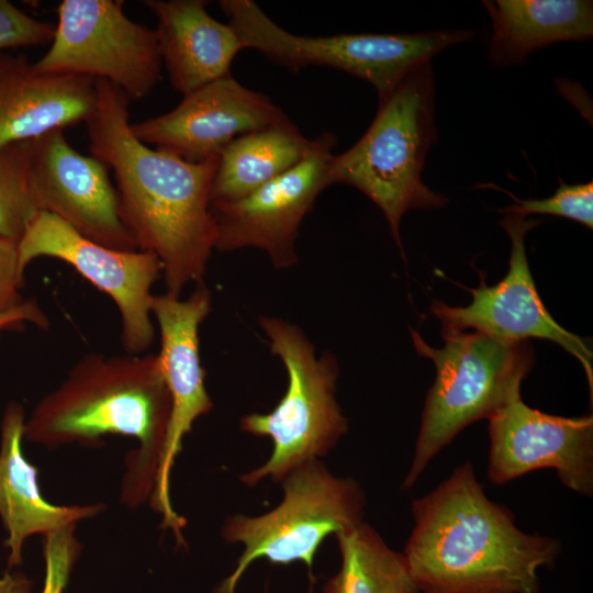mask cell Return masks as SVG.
<instances>
[{
	"instance_id": "obj_14",
	"label": "cell",
	"mask_w": 593,
	"mask_h": 593,
	"mask_svg": "<svg viewBox=\"0 0 593 593\" xmlns=\"http://www.w3.org/2000/svg\"><path fill=\"white\" fill-rule=\"evenodd\" d=\"M29 175L40 212L57 216L98 244L116 250L137 249L120 217L108 167L76 150L64 130L29 141Z\"/></svg>"
},
{
	"instance_id": "obj_2",
	"label": "cell",
	"mask_w": 593,
	"mask_h": 593,
	"mask_svg": "<svg viewBox=\"0 0 593 593\" xmlns=\"http://www.w3.org/2000/svg\"><path fill=\"white\" fill-rule=\"evenodd\" d=\"M403 555L419 593H538L559 540L527 534L484 493L470 462L412 502Z\"/></svg>"
},
{
	"instance_id": "obj_21",
	"label": "cell",
	"mask_w": 593,
	"mask_h": 593,
	"mask_svg": "<svg viewBox=\"0 0 593 593\" xmlns=\"http://www.w3.org/2000/svg\"><path fill=\"white\" fill-rule=\"evenodd\" d=\"M311 145L289 118L236 137L219 157L210 204L249 194L296 166Z\"/></svg>"
},
{
	"instance_id": "obj_26",
	"label": "cell",
	"mask_w": 593,
	"mask_h": 593,
	"mask_svg": "<svg viewBox=\"0 0 593 593\" xmlns=\"http://www.w3.org/2000/svg\"><path fill=\"white\" fill-rule=\"evenodd\" d=\"M76 525L44 536L45 581L42 593H64L81 546L75 537Z\"/></svg>"
},
{
	"instance_id": "obj_8",
	"label": "cell",
	"mask_w": 593,
	"mask_h": 593,
	"mask_svg": "<svg viewBox=\"0 0 593 593\" xmlns=\"http://www.w3.org/2000/svg\"><path fill=\"white\" fill-rule=\"evenodd\" d=\"M281 482L284 496L270 512L226 518L223 538L242 544L244 550L214 593H235L247 568L259 558L284 566L302 562L311 570L327 536L362 522L366 497L360 485L335 477L320 459L299 466Z\"/></svg>"
},
{
	"instance_id": "obj_23",
	"label": "cell",
	"mask_w": 593,
	"mask_h": 593,
	"mask_svg": "<svg viewBox=\"0 0 593 593\" xmlns=\"http://www.w3.org/2000/svg\"><path fill=\"white\" fill-rule=\"evenodd\" d=\"M38 212L29 175V141L1 148L0 237L18 244Z\"/></svg>"
},
{
	"instance_id": "obj_11",
	"label": "cell",
	"mask_w": 593,
	"mask_h": 593,
	"mask_svg": "<svg viewBox=\"0 0 593 593\" xmlns=\"http://www.w3.org/2000/svg\"><path fill=\"white\" fill-rule=\"evenodd\" d=\"M336 143V136L325 132L312 139L306 156L287 172L240 199L211 203L215 250L254 247L265 251L278 270L296 266L300 226L320 193L331 186L328 167Z\"/></svg>"
},
{
	"instance_id": "obj_25",
	"label": "cell",
	"mask_w": 593,
	"mask_h": 593,
	"mask_svg": "<svg viewBox=\"0 0 593 593\" xmlns=\"http://www.w3.org/2000/svg\"><path fill=\"white\" fill-rule=\"evenodd\" d=\"M54 34V23L33 18L10 1L0 0V53L49 45Z\"/></svg>"
},
{
	"instance_id": "obj_28",
	"label": "cell",
	"mask_w": 593,
	"mask_h": 593,
	"mask_svg": "<svg viewBox=\"0 0 593 593\" xmlns=\"http://www.w3.org/2000/svg\"><path fill=\"white\" fill-rule=\"evenodd\" d=\"M23 323H31L40 328L48 326V318L34 300L23 301L20 305L0 316V333Z\"/></svg>"
},
{
	"instance_id": "obj_3",
	"label": "cell",
	"mask_w": 593,
	"mask_h": 593,
	"mask_svg": "<svg viewBox=\"0 0 593 593\" xmlns=\"http://www.w3.org/2000/svg\"><path fill=\"white\" fill-rule=\"evenodd\" d=\"M171 413L157 354L82 356L25 421L24 438L47 448L100 447L107 435L137 438L126 457L122 501L150 499Z\"/></svg>"
},
{
	"instance_id": "obj_10",
	"label": "cell",
	"mask_w": 593,
	"mask_h": 593,
	"mask_svg": "<svg viewBox=\"0 0 593 593\" xmlns=\"http://www.w3.org/2000/svg\"><path fill=\"white\" fill-rule=\"evenodd\" d=\"M51 257L70 265L115 304L121 318V343L126 354L141 355L155 337L152 288L161 277L159 259L144 250H116L90 240L64 221L38 212L18 243L20 271Z\"/></svg>"
},
{
	"instance_id": "obj_18",
	"label": "cell",
	"mask_w": 593,
	"mask_h": 593,
	"mask_svg": "<svg viewBox=\"0 0 593 593\" xmlns=\"http://www.w3.org/2000/svg\"><path fill=\"white\" fill-rule=\"evenodd\" d=\"M203 0H146L157 19L155 29L163 66L170 85L187 94L231 75V65L245 49L235 30L215 20Z\"/></svg>"
},
{
	"instance_id": "obj_22",
	"label": "cell",
	"mask_w": 593,
	"mask_h": 593,
	"mask_svg": "<svg viewBox=\"0 0 593 593\" xmlns=\"http://www.w3.org/2000/svg\"><path fill=\"white\" fill-rule=\"evenodd\" d=\"M335 536L342 564L324 584V593H419L405 556L370 525L359 522Z\"/></svg>"
},
{
	"instance_id": "obj_6",
	"label": "cell",
	"mask_w": 593,
	"mask_h": 593,
	"mask_svg": "<svg viewBox=\"0 0 593 593\" xmlns=\"http://www.w3.org/2000/svg\"><path fill=\"white\" fill-rule=\"evenodd\" d=\"M271 354L288 374L284 395L269 413H250L240 419L242 430L269 437L273 448L269 459L242 474L240 481L255 486L270 478L281 482L299 466L326 456L348 430V421L336 400L339 366L325 351L316 355L314 344L296 324L261 315Z\"/></svg>"
},
{
	"instance_id": "obj_4",
	"label": "cell",
	"mask_w": 593,
	"mask_h": 593,
	"mask_svg": "<svg viewBox=\"0 0 593 593\" xmlns=\"http://www.w3.org/2000/svg\"><path fill=\"white\" fill-rule=\"evenodd\" d=\"M435 141V76L430 63H425L379 99L363 135L344 153L334 154L329 163L331 184L351 186L373 201L402 255L403 215L410 210L439 209L448 202L422 179Z\"/></svg>"
},
{
	"instance_id": "obj_24",
	"label": "cell",
	"mask_w": 593,
	"mask_h": 593,
	"mask_svg": "<svg viewBox=\"0 0 593 593\" xmlns=\"http://www.w3.org/2000/svg\"><path fill=\"white\" fill-rule=\"evenodd\" d=\"M515 201L514 204L499 210L526 217L530 214H549L573 220L593 227V182L567 184L559 179L556 192L545 199H518L506 192Z\"/></svg>"
},
{
	"instance_id": "obj_12",
	"label": "cell",
	"mask_w": 593,
	"mask_h": 593,
	"mask_svg": "<svg viewBox=\"0 0 593 593\" xmlns=\"http://www.w3.org/2000/svg\"><path fill=\"white\" fill-rule=\"evenodd\" d=\"M212 309V296L204 282L197 283L186 299L169 293L153 298L152 315L159 332L157 354L171 399V413L165 445L150 495L153 508L163 516V528L178 532L184 518L172 508L170 472L182 448V440L194 422L208 414L213 402L205 388L200 357L199 329Z\"/></svg>"
},
{
	"instance_id": "obj_19",
	"label": "cell",
	"mask_w": 593,
	"mask_h": 593,
	"mask_svg": "<svg viewBox=\"0 0 593 593\" xmlns=\"http://www.w3.org/2000/svg\"><path fill=\"white\" fill-rule=\"evenodd\" d=\"M24 412L19 403L7 405L1 424L0 517L8 532L9 566L22 561L24 540L32 535L59 530L101 513L102 504L54 505L42 495L37 469L22 450Z\"/></svg>"
},
{
	"instance_id": "obj_1",
	"label": "cell",
	"mask_w": 593,
	"mask_h": 593,
	"mask_svg": "<svg viewBox=\"0 0 593 593\" xmlns=\"http://www.w3.org/2000/svg\"><path fill=\"white\" fill-rule=\"evenodd\" d=\"M98 102L86 122L91 155L113 170L120 217L137 249L160 261L166 293L203 282L216 227L210 193L219 158L189 163L154 149L131 130L130 99L96 79Z\"/></svg>"
},
{
	"instance_id": "obj_13",
	"label": "cell",
	"mask_w": 593,
	"mask_h": 593,
	"mask_svg": "<svg viewBox=\"0 0 593 593\" xmlns=\"http://www.w3.org/2000/svg\"><path fill=\"white\" fill-rule=\"evenodd\" d=\"M541 221L505 213L500 225L511 240L508 271L494 286L471 290L472 302L466 306H449L434 300L432 313L441 323V334L474 332L504 342L529 338L547 339L560 345L583 366L592 391V351L588 343L560 326L545 307L528 266L526 234Z\"/></svg>"
},
{
	"instance_id": "obj_17",
	"label": "cell",
	"mask_w": 593,
	"mask_h": 593,
	"mask_svg": "<svg viewBox=\"0 0 593 593\" xmlns=\"http://www.w3.org/2000/svg\"><path fill=\"white\" fill-rule=\"evenodd\" d=\"M96 79L37 71L24 55L0 53V149L87 122Z\"/></svg>"
},
{
	"instance_id": "obj_9",
	"label": "cell",
	"mask_w": 593,
	"mask_h": 593,
	"mask_svg": "<svg viewBox=\"0 0 593 593\" xmlns=\"http://www.w3.org/2000/svg\"><path fill=\"white\" fill-rule=\"evenodd\" d=\"M120 0H63L47 52L34 68L102 79L130 101H139L156 87L161 57L155 29L130 19Z\"/></svg>"
},
{
	"instance_id": "obj_29",
	"label": "cell",
	"mask_w": 593,
	"mask_h": 593,
	"mask_svg": "<svg viewBox=\"0 0 593 593\" xmlns=\"http://www.w3.org/2000/svg\"><path fill=\"white\" fill-rule=\"evenodd\" d=\"M0 593H31V581L21 573L0 577Z\"/></svg>"
},
{
	"instance_id": "obj_5",
	"label": "cell",
	"mask_w": 593,
	"mask_h": 593,
	"mask_svg": "<svg viewBox=\"0 0 593 593\" xmlns=\"http://www.w3.org/2000/svg\"><path fill=\"white\" fill-rule=\"evenodd\" d=\"M416 353L430 359L436 378L422 412L413 459L403 481L410 489L433 458L468 425L489 418L514 396L535 363L529 340L504 342L472 332L441 334L445 345H428L411 328Z\"/></svg>"
},
{
	"instance_id": "obj_27",
	"label": "cell",
	"mask_w": 593,
	"mask_h": 593,
	"mask_svg": "<svg viewBox=\"0 0 593 593\" xmlns=\"http://www.w3.org/2000/svg\"><path fill=\"white\" fill-rule=\"evenodd\" d=\"M24 275L20 271L18 244L0 237V316L23 302L21 289Z\"/></svg>"
},
{
	"instance_id": "obj_16",
	"label": "cell",
	"mask_w": 593,
	"mask_h": 593,
	"mask_svg": "<svg viewBox=\"0 0 593 593\" xmlns=\"http://www.w3.org/2000/svg\"><path fill=\"white\" fill-rule=\"evenodd\" d=\"M286 118L267 96L227 75L183 94L170 111L131 123V130L155 149L203 163L219 158L236 137Z\"/></svg>"
},
{
	"instance_id": "obj_20",
	"label": "cell",
	"mask_w": 593,
	"mask_h": 593,
	"mask_svg": "<svg viewBox=\"0 0 593 593\" xmlns=\"http://www.w3.org/2000/svg\"><path fill=\"white\" fill-rule=\"evenodd\" d=\"M492 36L489 59L497 67L519 66L526 57L558 42L586 41L593 35L589 0H484Z\"/></svg>"
},
{
	"instance_id": "obj_7",
	"label": "cell",
	"mask_w": 593,
	"mask_h": 593,
	"mask_svg": "<svg viewBox=\"0 0 593 593\" xmlns=\"http://www.w3.org/2000/svg\"><path fill=\"white\" fill-rule=\"evenodd\" d=\"M219 5L245 48L292 72L310 66L342 70L373 86L379 99L445 48L475 36L473 30L304 36L282 29L255 1L221 0Z\"/></svg>"
},
{
	"instance_id": "obj_15",
	"label": "cell",
	"mask_w": 593,
	"mask_h": 593,
	"mask_svg": "<svg viewBox=\"0 0 593 593\" xmlns=\"http://www.w3.org/2000/svg\"><path fill=\"white\" fill-rule=\"evenodd\" d=\"M488 478L505 484L530 471L555 469L569 490L593 493V417H563L514 396L489 418Z\"/></svg>"
}]
</instances>
